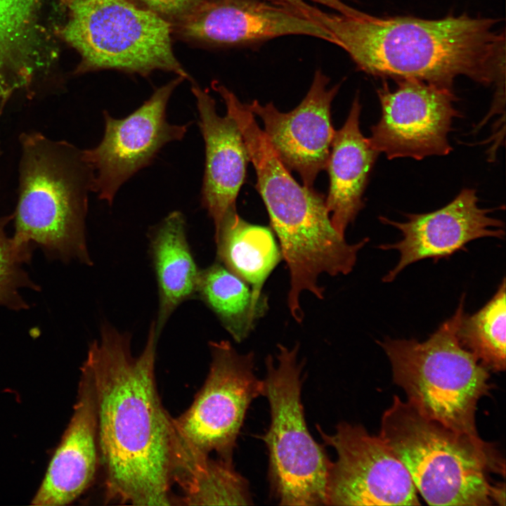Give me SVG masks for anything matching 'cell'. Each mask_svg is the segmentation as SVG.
<instances>
[{"instance_id":"obj_13","label":"cell","mask_w":506,"mask_h":506,"mask_svg":"<svg viewBox=\"0 0 506 506\" xmlns=\"http://www.w3.org/2000/svg\"><path fill=\"white\" fill-rule=\"evenodd\" d=\"M209 46H240L288 36L304 35L334 44L331 34L305 13L280 1L207 0L173 32Z\"/></svg>"},{"instance_id":"obj_23","label":"cell","mask_w":506,"mask_h":506,"mask_svg":"<svg viewBox=\"0 0 506 506\" xmlns=\"http://www.w3.org/2000/svg\"><path fill=\"white\" fill-rule=\"evenodd\" d=\"M196 297L238 343L249 335L268 309L266 295L256 297L247 283L217 261L200 270Z\"/></svg>"},{"instance_id":"obj_24","label":"cell","mask_w":506,"mask_h":506,"mask_svg":"<svg viewBox=\"0 0 506 506\" xmlns=\"http://www.w3.org/2000/svg\"><path fill=\"white\" fill-rule=\"evenodd\" d=\"M505 278L493 297L478 311L463 313L457 337L460 345L488 370L504 371L505 350Z\"/></svg>"},{"instance_id":"obj_14","label":"cell","mask_w":506,"mask_h":506,"mask_svg":"<svg viewBox=\"0 0 506 506\" xmlns=\"http://www.w3.org/2000/svg\"><path fill=\"white\" fill-rule=\"evenodd\" d=\"M329 82L320 70H316L304 98L287 112L279 111L271 102L245 103L263 122V131L278 157L299 174L306 187H312L318 174L326 169L335 133L330 109L339 85L329 87Z\"/></svg>"},{"instance_id":"obj_12","label":"cell","mask_w":506,"mask_h":506,"mask_svg":"<svg viewBox=\"0 0 506 506\" xmlns=\"http://www.w3.org/2000/svg\"><path fill=\"white\" fill-rule=\"evenodd\" d=\"M377 93L381 117L368 138L379 153L420 160L450 153L448 136L454 118L460 116L451 89L403 79L394 91L384 85Z\"/></svg>"},{"instance_id":"obj_16","label":"cell","mask_w":506,"mask_h":506,"mask_svg":"<svg viewBox=\"0 0 506 506\" xmlns=\"http://www.w3.org/2000/svg\"><path fill=\"white\" fill-rule=\"evenodd\" d=\"M81 371L72 416L32 505L70 504L94 479L99 461L97 403L91 370L84 363Z\"/></svg>"},{"instance_id":"obj_4","label":"cell","mask_w":506,"mask_h":506,"mask_svg":"<svg viewBox=\"0 0 506 506\" xmlns=\"http://www.w3.org/2000/svg\"><path fill=\"white\" fill-rule=\"evenodd\" d=\"M379 436L429 505L492 504L488 473L505 474L493 445L424 416L397 396L382 416Z\"/></svg>"},{"instance_id":"obj_11","label":"cell","mask_w":506,"mask_h":506,"mask_svg":"<svg viewBox=\"0 0 506 506\" xmlns=\"http://www.w3.org/2000/svg\"><path fill=\"white\" fill-rule=\"evenodd\" d=\"M317 429L337 453L328 477L327 505H420L408 471L379 436L344 422L332 434Z\"/></svg>"},{"instance_id":"obj_21","label":"cell","mask_w":506,"mask_h":506,"mask_svg":"<svg viewBox=\"0 0 506 506\" xmlns=\"http://www.w3.org/2000/svg\"><path fill=\"white\" fill-rule=\"evenodd\" d=\"M214 240L216 261L247 283L256 297L265 295L264 283L283 259L271 230L246 221L235 207L224 215Z\"/></svg>"},{"instance_id":"obj_3","label":"cell","mask_w":506,"mask_h":506,"mask_svg":"<svg viewBox=\"0 0 506 506\" xmlns=\"http://www.w3.org/2000/svg\"><path fill=\"white\" fill-rule=\"evenodd\" d=\"M212 87L222 98L227 114L242 134L256 171L257 188L278 239L290 280L309 285L321 274L338 273L351 259L353 246L334 228L325 197L294 180L245 103L216 81Z\"/></svg>"},{"instance_id":"obj_19","label":"cell","mask_w":506,"mask_h":506,"mask_svg":"<svg viewBox=\"0 0 506 506\" xmlns=\"http://www.w3.org/2000/svg\"><path fill=\"white\" fill-rule=\"evenodd\" d=\"M361 105L357 96L332 142L326 169L330 187L325 205L334 228L342 235L364 206L363 195L379 153L360 129Z\"/></svg>"},{"instance_id":"obj_17","label":"cell","mask_w":506,"mask_h":506,"mask_svg":"<svg viewBox=\"0 0 506 506\" xmlns=\"http://www.w3.org/2000/svg\"><path fill=\"white\" fill-rule=\"evenodd\" d=\"M199 126L205 145V166L201 204L216 230L226 213L236 207V199L246 176L249 159L242 134L228 115L221 116L209 91L192 82Z\"/></svg>"},{"instance_id":"obj_25","label":"cell","mask_w":506,"mask_h":506,"mask_svg":"<svg viewBox=\"0 0 506 506\" xmlns=\"http://www.w3.org/2000/svg\"><path fill=\"white\" fill-rule=\"evenodd\" d=\"M4 223L0 222V304H18V288L22 285L24 275L20 263L27 259V247L17 244L6 237Z\"/></svg>"},{"instance_id":"obj_2","label":"cell","mask_w":506,"mask_h":506,"mask_svg":"<svg viewBox=\"0 0 506 506\" xmlns=\"http://www.w3.org/2000/svg\"><path fill=\"white\" fill-rule=\"evenodd\" d=\"M306 13L360 70L372 75L415 79L451 89L458 76L490 84L505 75V35L495 31L493 19L381 18L361 11L327 13L312 5Z\"/></svg>"},{"instance_id":"obj_27","label":"cell","mask_w":506,"mask_h":506,"mask_svg":"<svg viewBox=\"0 0 506 506\" xmlns=\"http://www.w3.org/2000/svg\"><path fill=\"white\" fill-rule=\"evenodd\" d=\"M286 5L294 7L298 10L301 9L305 5L312 2L316 4L324 6L332 10L335 13L344 15H353L358 11L349 6L345 0H275Z\"/></svg>"},{"instance_id":"obj_5","label":"cell","mask_w":506,"mask_h":506,"mask_svg":"<svg viewBox=\"0 0 506 506\" xmlns=\"http://www.w3.org/2000/svg\"><path fill=\"white\" fill-rule=\"evenodd\" d=\"M20 187L13 240L34 241L91 265L85 236L94 171L82 150L39 132L20 137Z\"/></svg>"},{"instance_id":"obj_28","label":"cell","mask_w":506,"mask_h":506,"mask_svg":"<svg viewBox=\"0 0 506 506\" xmlns=\"http://www.w3.org/2000/svg\"><path fill=\"white\" fill-rule=\"evenodd\" d=\"M490 498L496 502L498 505H505V484L491 485L489 491Z\"/></svg>"},{"instance_id":"obj_26","label":"cell","mask_w":506,"mask_h":506,"mask_svg":"<svg viewBox=\"0 0 506 506\" xmlns=\"http://www.w3.org/2000/svg\"><path fill=\"white\" fill-rule=\"evenodd\" d=\"M172 26L185 19L207 0H129Z\"/></svg>"},{"instance_id":"obj_8","label":"cell","mask_w":506,"mask_h":506,"mask_svg":"<svg viewBox=\"0 0 506 506\" xmlns=\"http://www.w3.org/2000/svg\"><path fill=\"white\" fill-rule=\"evenodd\" d=\"M299 346L278 345L275 361L266 359L263 394L271 423L262 437L268 451L269 478L282 505H327V488L332 462L310 434L301 400L303 362Z\"/></svg>"},{"instance_id":"obj_1","label":"cell","mask_w":506,"mask_h":506,"mask_svg":"<svg viewBox=\"0 0 506 506\" xmlns=\"http://www.w3.org/2000/svg\"><path fill=\"white\" fill-rule=\"evenodd\" d=\"M158 337L153 321L143 350L134 356L130 334L105 323L89 348L84 363L95 387L105 503L175 505L172 417L155 377Z\"/></svg>"},{"instance_id":"obj_9","label":"cell","mask_w":506,"mask_h":506,"mask_svg":"<svg viewBox=\"0 0 506 506\" xmlns=\"http://www.w3.org/2000/svg\"><path fill=\"white\" fill-rule=\"evenodd\" d=\"M212 361L207 377L191 406L172 417L176 441L196 455L216 453L232 460L238 435L252 401L263 394L254 372V354L239 353L228 340L209 343Z\"/></svg>"},{"instance_id":"obj_18","label":"cell","mask_w":506,"mask_h":506,"mask_svg":"<svg viewBox=\"0 0 506 506\" xmlns=\"http://www.w3.org/2000/svg\"><path fill=\"white\" fill-rule=\"evenodd\" d=\"M46 0H0V100L29 90L54 58L44 25Z\"/></svg>"},{"instance_id":"obj_10","label":"cell","mask_w":506,"mask_h":506,"mask_svg":"<svg viewBox=\"0 0 506 506\" xmlns=\"http://www.w3.org/2000/svg\"><path fill=\"white\" fill-rule=\"evenodd\" d=\"M181 76L157 88L128 116L117 119L103 112L104 136L96 147L82 150L94 171L92 191L112 204L120 187L141 169L150 165L167 143L181 141L190 123L173 124L167 119V106Z\"/></svg>"},{"instance_id":"obj_20","label":"cell","mask_w":506,"mask_h":506,"mask_svg":"<svg viewBox=\"0 0 506 506\" xmlns=\"http://www.w3.org/2000/svg\"><path fill=\"white\" fill-rule=\"evenodd\" d=\"M150 254L155 273L159 304L155 331L159 337L167 320L184 301L197 297L200 270L187 238L186 221L173 211L149 232Z\"/></svg>"},{"instance_id":"obj_22","label":"cell","mask_w":506,"mask_h":506,"mask_svg":"<svg viewBox=\"0 0 506 506\" xmlns=\"http://www.w3.org/2000/svg\"><path fill=\"white\" fill-rule=\"evenodd\" d=\"M172 482L182 492L176 505L252 504L247 481L235 471L233 460L179 451L174 460Z\"/></svg>"},{"instance_id":"obj_7","label":"cell","mask_w":506,"mask_h":506,"mask_svg":"<svg viewBox=\"0 0 506 506\" xmlns=\"http://www.w3.org/2000/svg\"><path fill=\"white\" fill-rule=\"evenodd\" d=\"M67 20L59 30L79 53V73L116 70L148 76L155 70L191 79L176 58L173 26L129 0H62Z\"/></svg>"},{"instance_id":"obj_15","label":"cell","mask_w":506,"mask_h":506,"mask_svg":"<svg viewBox=\"0 0 506 506\" xmlns=\"http://www.w3.org/2000/svg\"><path fill=\"white\" fill-rule=\"evenodd\" d=\"M476 193L465 188L448 205L436 211L406 214L403 222L384 216V224L395 227L402 239L378 247L382 250L399 252V261L382 278L390 283L408 266L425 259H439L451 256L470 242L482 238H503L504 223L490 216L495 209L479 206Z\"/></svg>"},{"instance_id":"obj_6","label":"cell","mask_w":506,"mask_h":506,"mask_svg":"<svg viewBox=\"0 0 506 506\" xmlns=\"http://www.w3.org/2000/svg\"><path fill=\"white\" fill-rule=\"evenodd\" d=\"M465 294L455 313L429 337L385 338L377 343L387 356L395 384L424 416L460 433L478 437L475 413L489 393L490 375L460 344L457 330L464 313Z\"/></svg>"}]
</instances>
